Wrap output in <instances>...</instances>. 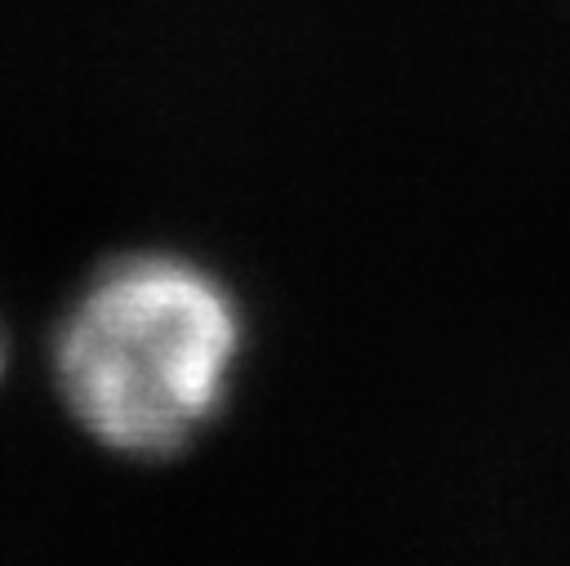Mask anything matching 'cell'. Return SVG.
I'll use <instances>...</instances> for the list:
<instances>
[{
  "mask_svg": "<svg viewBox=\"0 0 570 566\" xmlns=\"http://www.w3.org/2000/svg\"><path fill=\"white\" fill-rule=\"evenodd\" d=\"M236 343V308L218 281L178 258H125L67 316L58 383L98 441L165 455L214 414Z\"/></svg>",
  "mask_w": 570,
  "mask_h": 566,
  "instance_id": "obj_1",
  "label": "cell"
}]
</instances>
